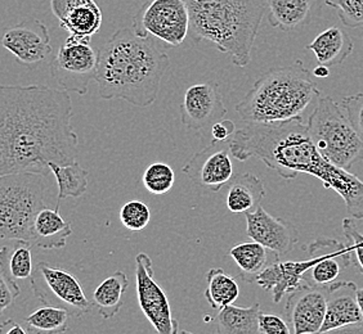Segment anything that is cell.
<instances>
[{
  "label": "cell",
  "mask_w": 363,
  "mask_h": 334,
  "mask_svg": "<svg viewBox=\"0 0 363 334\" xmlns=\"http://www.w3.org/2000/svg\"><path fill=\"white\" fill-rule=\"evenodd\" d=\"M70 93L45 85H0V176L47 175L77 161Z\"/></svg>",
  "instance_id": "6da1fadb"
},
{
  "label": "cell",
  "mask_w": 363,
  "mask_h": 334,
  "mask_svg": "<svg viewBox=\"0 0 363 334\" xmlns=\"http://www.w3.org/2000/svg\"><path fill=\"white\" fill-rule=\"evenodd\" d=\"M228 144L236 160L258 159L286 180H293L299 174L315 176L325 188L333 189L342 197L348 216L363 220V181L322 157L301 117L246 124L235 132Z\"/></svg>",
  "instance_id": "7a4b0ae2"
},
{
  "label": "cell",
  "mask_w": 363,
  "mask_h": 334,
  "mask_svg": "<svg viewBox=\"0 0 363 334\" xmlns=\"http://www.w3.org/2000/svg\"><path fill=\"white\" fill-rule=\"evenodd\" d=\"M169 67L170 58L160 42L137 35L133 28L118 30L98 52L99 97L146 108L155 103Z\"/></svg>",
  "instance_id": "3957f363"
},
{
  "label": "cell",
  "mask_w": 363,
  "mask_h": 334,
  "mask_svg": "<svg viewBox=\"0 0 363 334\" xmlns=\"http://www.w3.org/2000/svg\"><path fill=\"white\" fill-rule=\"evenodd\" d=\"M189 33L196 42L208 40L246 67L266 11V0H184Z\"/></svg>",
  "instance_id": "277c9868"
},
{
  "label": "cell",
  "mask_w": 363,
  "mask_h": 334,
  "mask_svg": "<svg viewBox=\"0 0 363 334\" xmlns=\"http://www.w3.org/2000/svg\"><path fill=\"white\" fill-rule=\"evenodd\" d=\"M321 91L301 61L267 71L236 105L246 124H269L301 117Z\"/></svg>",
  "instance_id": "5b68a950"
},
{
  "label": "cell",
  "mask_w": 363,
  "mask_h": 334,
  "mask_svg": "<svg viewBox=\"0 0 363 334\" xmlns=\"http://www.w3.org/2000/svg\"><path fill=\"white\" fill-rule=\"evenodd\" d=\"M307 129L317 151L333 165L350 171L363 161V139L333 98L317 100Z\"/></svg>",
  "instance_id": "8992f818"
},
{
  "label": "cell",
  "mask_w": 363,
  "mask_h": 334,
  "mask_svg": "<svg viewBox=\"0 0 363 334\" xmlns=\"http://www.w3.org/2000/svg\"><path fill=\"white\" fill-rule=\"evenodd\" d=\"M45 175L0 176V239L28 242L33 221L45 207Z\"/></svg>",
  "instance_id": "52a82bcc"
},
{
  "label": "cell",
  "mask_w": 363,
  "mask_h": 334,
  "mask_svg": "<svg viewBox=\"0 0 363 334\" xmlns=\"http://www.w3.org/2000/svg\"><path fill=\"white\" fill-rule=\"evenodd\" d=\"M30 280L34 296L43 305L61 307L75 318L91 313L94 307L77 277L61 267L42 261L34 267Z\"/></svg>",
  "instance_id": "ba28073f"
},
{
  "label": "cell",
  "mask_w": 363,
  "mask_h": 334,
  "mask_svg": "<svg viewBox=\"0 0 363 334\" xmlns=\"http://www.w3.org/2000/svg\"><path fill=\"white\" fill-rule=\"evenodd\" d=\"M91 40L70 35L49 63L50 75L63 91L85 96L89 84L96 80L98 52Z\"/></svg>",
  "instance_id": "9c48e42d"
},
{
  "label": "cell",
  "mask_w": 363,
  "mask_h": 334,
  "mask_svg": "<svg viewBox=\"0 0 363 334\" xmlns=\"http://www.w3.org/2000/svg\"><path fill=\"white\" fill-rule=\"evenodd\" d=\"M134 33L178 47L189 34V8L184 0H147L133 18Z\"/></svg>",
  "instance_id": "30bf717a"
},
{
  "label": "cell",
  "mask_w": 363,
  "mask_h": 334,
  "mask_svg": "<svg viewBox=\"0 0 363 334\" xmlns=\"http://www.w3.org/2000/svg\"><path fill=\"white\" fill-rule=\"evenodd\" d=\"M135 289L140 311L156 334H178L179 321L172 313L167 293L155 280L152 260L145 252L135 256Z\"/></svg>",
  "instance_id": "8fae6325"
},
{
  "label": "cell",
  "mask_w": 363,
  "mask_h": 334,
  "mask_svg": "<svg viewBox=\"0 0 363 334\" xmlns=\"http://www.w3.org/2000/svg\"><path fill=\"white\" fill-rule=\"evenodd\" d=\"M230 156L228 140L211 142L186 162L183 173L206 193H218L233 176Z\"/></svg>",
  "instance_id": "7c38bea8"
},
{
  "label": "cell",
  "mask_w": 363,
  "mask_h": 334,
  "mask_svg": "<svg viewBox=\"0 0 363 334\" xmlns=\"http://www.w3.org/2000/svg\"><path fill=\"white\" fill-rule=\"evenodd\" d=\"M311 266L303 279L308 286L328 288L339 282L342 272L352 266L347 244L336 239L320 238L308 246Z\"/></svg>",
  "instance_id": "4fadbf2b"
},
{
  "label": "cell",
  "mask_w": 363,
  "mask_h": 334,
  "mask_svg": "<svg viewBox=\"0 0 363 334\" xmlns=\"http://www.w3.org/2000/svg\"><path fill=\"white\" fill-rule=\"evenodd\" d=\"M227 108L217 83L191 85L181 105L182 124L189 130L205 132L224 119Z\"/></svg>",
  "instance_id": "5bb4252c"
},
{
  "label": "cell",
  "mask_w": 363,
  "mask_h": 334,
  "mask_svg": "<svg viewBox=\"0 0 363 334\" xmlns=\"http://www.w3.org/2000/svg\"><path fill=\"white\" fill-rule=\"evenodd\" d=\"M0 42L25 66L43 62L52 53L48 28L39 20L23 21L6 28Z\"/></svg>",
  "instance_id": "9a60e30c"
},
{
  "label": "cell",
  "mask_w": 363,
  "mask_h": 334,
  "mask_svg": "<svg viewBox=\"0 0 363 334\" xmlns=\"http://www.w3.org/2000/svg\"><path fill=\"white\" fill-rule=\"evenodd\" d=\"M245 216L247 237L272 250L276 258L286 256L299 241V233L293 224L271 215L262 206Z\"/></svg>",
  "instance_id": "2e32d148"
},
{
  "label": "cell",
  "mask_w": 363,
  "mask_h": 334,
  "mask_svg": "<svg viewBox=\"0 0 363 334\" xmlns=\"http://www.w3.org/2000/svg\"><path fill=\"white\" fill-rule=\"evenodd\" d=\"M328 291L315 287H301L289 293L285 316L293 334H318L326 315Z\"/></svg>",
  "instance_id": "e0dca14e"
},
{
  "label": "cell",
  "mask_w": 363,
  "mask_h": 334,
  "mask_svg": "<svg viewBox=\"0 0 363 334\" xmlns=\"http://www.w3.org/2000/svg\"><path fill=\"white\" fill-rule=\"evenodd\" d=\"M50 8L70 35L91 40L102 26V11L96 0H50Z\"/></svg>",
  "instance_id": "ac0fdd59"
},
{
  "label": "cell",
  "mask_w": 363,
  "mask_h": 334,
  "mask_svg": "<svg viewBox=\"0 0 363 334\" xmlns=\"http://www.w3.org/2000/svg\"><path fill=\"white\" fill-rule=\"evenodd\" d=\"M357 288L358 287L350 280H339L328 288L326 315L320 333L363 323L357 299Z\"/></svg>",
  "instance_id": "d6986e66"
},
{
  "label": "cell",
  "mask_w": 363,
  "mask_h": 334,
  "mask_svg": "<svg viewBox=\"0 0 363 334\" xmlns=\"http://www.w3.org/2000/svg\"><path fill=\"white\" fill-rule=\"evenodd\" d=\"M311 266L309 258L306 261H281L279 258L259 274L255 283L267 292L272 293L273 302L279 304L285 294L306 286L303 275Z\"/></svg>",
  "instance_id": "ffe728a7"
},
{
  "label": "cell",
  "mask_w": 363,
  "mask_h": 334,
  "mask_svg": "<svg viewBox=\"0 0 363 334\" xmlns=\"http://www.w3.org/2000/svg\"><path fill=\"white\" fill-rule=\"evenodd\" d=\"M71 234L72 226L61 216L60 203H57L55 209L44 207L38 212L30 229L28 243L42 250H58L66 246Z\"/></svg>",
  "instance_id": "44dd1931"
},
{
  "label": "cell",
  "mask_w": 363,
  "mask_h": 334,
  "mask_svg": "<svg viewBox=\"0 0 363 334\" xmlns=\"http://www.w3.org/2000/svg\"><path fill=\"white\" fill-rule=\"evenodd\" d=\"M264 197V184L257 175L250 173L233 175L228 183L227 207L233 214H250L260 207Z\"/></svg>",
  "instance_id": "7402d4cb"
},
{
  "label": "cell",
  "mask_w": 363,
  "mask_h": 334,
  "mask_svg": "<svg viewBox=\"0 0 363 334\" xmlns=\"http://www.w3.org/2000/svg\"><path fill=\"white\" fill-rule=\"evenodd\" d=\"M306 49L313 52L318 64L330 69L345 62L353 52V40L342 28L333 26L315 36Z\"/></svg>",
  "instance_id": "603a6c76"
},
{
  "label": "cell",
  "mask_w": 363,
  "mask_h": 334,
  "mask_svg": "<svg viewBox=\"0 0 363 334\" xmlns=\"http://www.w3.org/2000/svg\"><path fill=\"white\" fill-rule=\"evenodd\" d=\"M313 0H266L268 22L282 31L303 28L311 21Z\"/></svg>",
  "instance_id": "cb8c5ba5"
},
{
  "label": "cell",
  "mask_w": 363,
  "mask_h": 334,
  "mask_svg": "<svg viewBox=\"0 0 363 334\" xmlns=\"http://www.w3.org/2000/svg\"><path fill=\"white\" fill-rule=\"evenodd\" d=\"M129 288V279L124 272H113L93 293V304L104 319H112L124 305V296Z\"/></svg>",
  "instance_id": "d4e9b609"
},
{
  "label": "cell",
  "mask_w": 363,
  "mask_h": 334,
  "mask_svg": "<svg viewBox=\"0 0 363 334\" xmlns=\"http://www.w3.org/2000/svg\"><path fill=\"white\" fill-rule=\"evenodd\" d=\"M260 311L258 302L249 307H224L214 319L217 334H258Z\"/></svg>",
  "instance_id": "484cf974"
},
{
  "label": "cell",
  "mask_w": 363,
  "mask_h": 334,
  "mask_svg": "<svg viewBox=\"0 0 363 334\" xmlns=\"http://www.w3.org/2000/svg\"><path fill=\"white\" fill-rule=\"evenodd\" d=\"M0 270L13 282L30 279L34 272L33 244L16 241L13 246L0 248Z\"/></svg>",
  "instance_id": "4316f807"
},
{
  "label": "cell",
  "mask_w": 363,
  "mask_h": 334,
  "mask_svg": "<svg viewBox=\"0 0 363 334\" xmlns=\"http://www.w3.org/2000/svg\"><path fill=\"white\" fill-rule=\"evenodd\" d=\"M205 299L211 309L220 311L224 307L230 306L240 296L238 280L230 277L220 267H213L206 272Z\"/></svg>",
  "instance_id": "83f0119b"
},
{
  "label": "cell",
  "mask_w": 363,
  "mask_h": 334,
  "mask_svg": "<svg viewBox=\"0 0 363 334\" xmlns=\"http://www.w3.org/2000/svg\"><path fill=\"white\" fill-rule=\"evenodd\" d=\"M230 256L241 270L238 278L246 283H254L259 274L268 265L267 248L254 241L233 246L230 248Z\"/></svg>",
  "instance_id": "f1b7e54d"
},
{
  "label": "cell",
  "mask_w": 363,
  "mask_h": 334,
  "mask_svg": "<svg viewBox=\"0 0 363 334\" xmlns=\"http://www.w3.org/2000/svg\"><path fill=\"white\" fill-rule=\"evenodd\" d=\"M49 171L55 175L58 185V203L66 198H79L88 189V171L75 161L69 165L49 163Z\"/></svg>",
  "instance_id": "f546056e"
},
{
  "label": "cell",
  "mask_w": 363,
  "mask_h": 334,
  "mask_svg": "<svg viewBox=\"0 0 363 334\" xmlns=\"http://www.w3.org/2000/svg\"><path fill=\"white\" fill-rule=\"evenodd\" d=\"M70 313L61 307L43 305L26 318V326L35 334H61L69 328Z\"/></svg>",
  "instance_id": "4dcf8cb0"
},
{
  "label": "cell",
  "mask_w": 363,
  "mask_h": 334,
  "mask_svg": "<svg viewBox=\"0 0 363 334\" xmlns=\"http://www.w3.org/2000/svg\"><path fill=\"white\" fill-rule=\"evenodd\" d=\"M142 181L151 195H165L174 185V170L168 163L155 162L145 170Z\"/></svg>",
  "instance_id": "1f68e13d"
},
{
  "label": "cell",
  "mask_w": 363,
  "mask_h": 334,
  "mask_svg": "<svg viewBox=\"0 0 363 334\" xmlns=\"http://www.w3.org/2000/svg\"><path fill=\"white\" fill-rule=\"evenodd\" d=\"M120 221L126 229L140 231L146 229L151 221V211L146 203L142 201H129L120 209Z\"/></svg>",
  "instance_id": "d6a6232c"
},
{
  "label": "cell",
  "mask_w": 363,
  "mask_h": 334,
  "mask_svg": "<svg viewBox=\"0 0 363 334\" xmlns=\"http://www.w3.org/2000/svg\"><path fill=\"white\" fill-rule=\"evenodd\" d=\"M325 4L335 9L344 26H363V0H325Z\"/></svg>",
  "instance_id": "836d02e7"
},
{
  "label": "cell",
  "mask_w": 363,
  "mask_h": 334,
  "mask_svg": "<svg viewBox=\"0 0 363 334\" xmlns=\"http://www.w3.org/2000/svg\"><path fill=\"white\" fill-rule=\"evenodd\" d=\"M342 234L347 238L352 266L357 267V270L363 275V234L357 229L356 224L350 217L342 220Z\"/></svg>",
  "instance_id": "e575fe53"
},
{
  "label": "cell",
  "mask_w": 363,
  "mask_h": 334,
  "mask_svg": "<svg viewBox=\"0 0 363 334\" xmlns=\"http://www.w3.org/2000/svg\"><path fill=\"white\" fill-rule=\"evenodd\" d=\"M342 110L363 139V91L342 98Z\"/></svg>",
  "instance_id": "d590c367"
},
{
  "label": "cell",
  "mask_w": 363,
  "mask_h": 334,
  "mask_svg": "<svg viewBox=\"0 0 363 334\" xmlns=\"http://www.w3.org/2000/svg\"><path fill=\"white\" fill-rule=\"evenodd\" d=\"M258 334H293L287 321L276 313H259Z\"/></svg>",
  "instance_id": "8d00e7d4"
},
{
  "label": "cell",
  "mask_w": 363,
  "mask_h": 334,
  "mask_svg": "<svg viewBox=\"0 0 363 334\" xmlns=\"http://www.w3.org/2000/svg\"><path fill=\"white\" fill-rule=\"evenodd\" d=\"M20 293L21 288L17 284V282L11 280L0 270V315H3L9 307L13 306Z\"/></svg>",
  "instance_id": "74e56055"
},
{
  "label": "cell",
  "mask_w": 363,
  "mask_h": 334,
  "mask_svg": "<svg viewBox=\"0 0 363 334\" xmlns=\"http://www.w3.org/2000/svg\"><path fill=\"white\" fill-rule=\"evenodd\" d=\"M236 132L233 121L230 120H220L217 124L211 126V142H227Z\"/></svg>",
  "instance_id": "f35d334b"
},
{
  "label": "cell",
  "mask_w": 363,
  "mask_h": 334,
  "mask_svg": "<svg viewBox=\"0 0 363 334\" xmlns=\"http://www.w3.org/2000/svg\"><path fill=\"white\" fill-rule=\"evenodd\" d=\"M0 334H28V332L18 321L7 319L0 323Z\"/></svg>",
  "instance_id": "ab89813d"
},
{
  "label": "cell",
  "mask_w": 363,
  "mask_h": 334,
  "mask_svg": "<svg viewBox=\"0 0 363 334\" xmlns=\"http://www.w3.org/2000/svg\"><path fill=\"white\" fill-rule=\"evenodd\" d=\"M318 334H363V323L353 324V326H347V327L337 328V329H334V330L322 332V333Z\"/></svg>",
  "instance_id": "60d3db41"
},
{
  "label": "cell",
  "mask_w": 363,
  "mask_h": 334,
  "mask_svg": "<svg viewBox=\"0 0 363 334\" xmlns=\"http://www.w3.org/2000/svg\"><path fill=\"white\" fill-rule=\"evenodd\" d=\"M313 75L315 77H320V79H326V77L330 76V70H328V67H326V66L318 64L315 70H313Z\"/></svg>",
  "instance_id": "b9f144b4"
},
{
  "label": "cell",
  "mask_w": 363,
  "mask_h": 334,
  "mask_svg": "<svg viewBox=\"0 0 363 334\" xmlns=\"http://www.w3.org/2000/svg\"><path fill=\"white\" fill-rule=\"evenodd\" d=\"M357 299H358V305H359L363 316V288H357Z\"/></svg>",
  "instance_id": "7bdbcfd3"
},
{
  "label": "cell",
  "mask_w": 363,
  "mask_h": 334,
  "mask_svg": "<svg viewBox=\"0 0 363 334\" xmlns=\"http://www.w3.org/2000/svg\"><path fill=\"white\" fill-rule=\"evenodd\" d=\"M178 334H194V333H191V332H187V330H179V332H178Z\"/></svg>",
  "instance_id": "ee69618b"
}]
</instances>
